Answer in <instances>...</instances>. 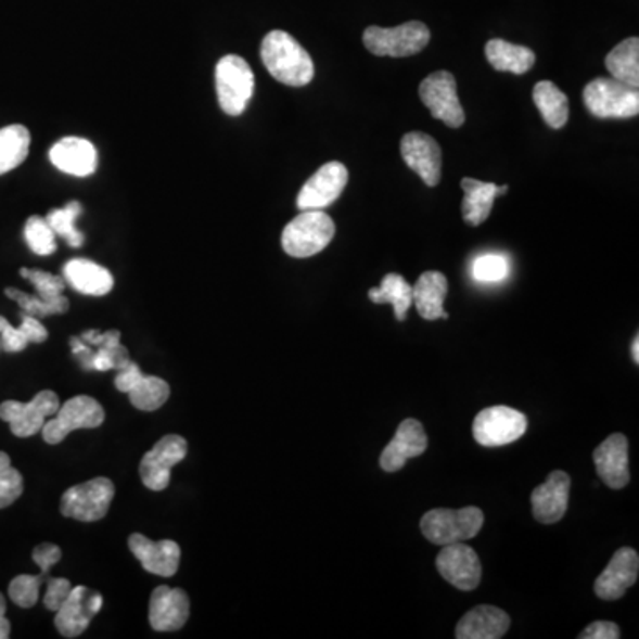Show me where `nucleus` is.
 Listing matches in <instances>:
<instances>
[{
  "instance_id": "nucleus-1",
  "label": "nucleus",
  "mask_w": 639,
  "mask_h": 639,
  "mask_svg": "<svg viewBox=\"0 0 639 639\" xmlns=\"http://www.w3.org/2000/svg\"><path fill=\"white\" fill-rule=\"evenodd\" d=\"M261 61L276 80L303 88L315 77V64L297 39L284 30H272L261 43Z\"/></svg>"
},
{
  "instance_id": "nucleus-2",
  "label": "nucleus",
  "mask_w": 639,
  "mask_h": 639,
  "mask_svg": "<svg viewBox=\"0 0 639 639\" xmlns=\"http://www.w3.org/2000/svg\"><path fill=\"white\" fill-rule=\"evenodd\" d=\"M334 234L336 226L325 212L306 210L284 228L281 244L292 258H311L331 244Z\"/></svg>"
},
{
  "instance_id": "nucleus-3",
  "label": "nucleus",
  "mask_w": 639,
  "mask_h": 639,
  "mask_svg": "<svg viewBox=\"0 0 639 639\" xmlns=\"http://www.w3.org/2000/svg\"><path fill=\"white\" fill-rule=\"evenodd\" d=\"M485 515L480 508L465 507L462 510H430L421 519V532L435 546L465 542L478 535L484 526Z\"/></svg>"
},
{
  "instance_id": "nucleus-4",
  "label": "nucleus",
  "mask_w": 639,
  "mask_h": 639,
  "mask_svg": "<svg viewBox=\"0 0 639 639\" xmlns=\"http://www.w3.org/2000/svg\"><path fill=\"white\" fill-rule=\"evenodd\" d=\"M215 88L219 105L228 116L244 114L254 93V74L240 55H225L215 66Z\"/></svg>"
},
{
  "instance_id": "nucleus-5",
  "label": "nucleus",
  "mask_w": 639,
  "mask_h": 639,
  "mask_svg": "<svg viewBox=\"0 0 639 639\" xmlns=\"http://www.w3.org/2000/svg\"><path fill=\"white\" fill-rule=\"evenodd\" d=\"M588 111L601 119H627L638 116L639 91L615 78H596L583 93Z\"/></svg>"
},
{
  "instance_id": "nucleus-6",
  "label": "nucleus",
  "mask_w": 639,
  "mask_h": 639,
  "mask_svg": "<svg viewBox=\"0 0 639 639\" xmlns=\"http://www.w3.org/2000/svg\"><path fill=\"white\" fill-rule=\"evenodd\" d=\"M365 44L371 54L379 57H409L420 54L430 41V30L423 22H407L398 27H376L365 30Z\"/></svg>"
},
{
  "instance_id": "nucleus-7",
  "label": "nucleus",
  "mask_w": 639,
  "mask_h": 639,
  "mask_svg": "<svg viewBox=\"0 0 639 639\" xmlns=\"http://www.w3.org/2000/svg\"><path fill=\"white\" fill-rule=\"evenodd\" d=\"M116 488L111 480L103 476L89 480L86 484L69 487L63 494L61 513L64 517L82 521V523H97L107 515Z\"/></svg>"
},
{
  "instance_id": "nucleus-8",
  "label": "nucleus",
  "mask_w": 639,
  "mask_h": 639,
  "mask_svg": "<svg viewBox=\"0 0 639 639\" xmlns=\"http://www.w3.org/2000/svg\"><path fill=\"white\" fill-rule=\"evenodd\" d=\"M103 420L105 410L94 398L86 395L75 396L59 407L54 418L44 423L41 435L47 445H59L74 430L98 429Z\"/></svg>"
},
{
  "instance_id": "nucleus-9",
  "label": "nucleus",
  "mask_w": 639,
  "mask_h": 639,
  "mask_svg": "<svg viewBox=\"0 0 639 639\" xmlns=\"http://www.w3.org/2000/svg\"><path fill=\"white\" fill-rule=\"evenodd\" d=\"M527 430L523 412L507 406L488 407L482 410L473 423V437L485 448H499L521 439Z\"/></svg>"
},
{
  "instance_id": "nucleus-10",
  "label": "nucleus",
  "mask_w": 639,
  "mask_h": 639,
  "mask_svg": "<svg viewBox=\"0 0 639 639\" xmlns=\"http://www.w3.org/2000/svg\"><path fill=\"white\" fill-rule=\"evenodd\" d=\"M418 93L435 119H440L449 128H460L464 125L465 113L457 93V80L449 72L430 74L420 84Z\"/></svg>"
},
{
  "instance_id": "nucleus-11",
  "label": "nucleus",
  "mask_w": 639,
  "mask_h": 639,
  "mask_svg": "<svg viewBox=\"0 0 639 639\" xmlns=\"http://www.w3.org/2000/svg\"><path fill=\"white\" fill-rule=\"evenodd\" d=\"M61 407L59 396L54 391H39L29 404L8 400L0 406V420L10 423L11 432L16 437H33L39 434L49 418Z\"/></svg>"
},
{
  "instance_id": "nucleus-12",
  "label": "nucleus",
  "mask_w": 639,
  "mask_h": 639,
  "mask_svg": "<svg viewBox=\"0 0 639 639\" xmlns=\"http://www.w3.org/2000/svg\"><path fill=\"white\" fill-rule=\"evenodd\" d=\"M187 451H189V445L181 435L171 434L162 437L153 446L152 451H148L142 457L139 473L144 487L155 493L166 490L171 482V469L186 459Z\"/></svg>"
},
{
  "instance_id": "nucleus-13",
  "label": "nucleus",
  "mask_w": 639,
  "mask_h": 639,
  "mask_svg": "<svg viewBox=\"0 0 639 639\" xmlns=\"http://www.w3.org/2000/svg\"><path fill=\"white\" fill-rule=\"evenodd\" d=\"M347 183V167L343 166L342 162H329L320 167L298 192V210H323L342 195Z\"/></svg>"
},
{
  "instance_id": "nucleus-14",
  "label": "nucleus",
  "mask_w": 639,
  "mask_h": 639,
  "mask_svg": "<svg viewBox=\"0 0 639 639\" xmlns=\"http://www.w3.org/2000/svg\"><path fill=\"white\" fill-rule=\"evenodd\" d=\"M435 566L443 579L462 591L476 590L482 582V563L473 547L464 542L443 546L435 560Z\"/></svg>"
},
{
  "instance_id": "nucleus-15",
  "label": "nucleus",
  "mask_w": 639,
  "mask_h": 639,
  "mask_svg": "<svg viewBox=\"0 0 639 639\" xmlns=\"http://www.w3.org/2000/svg\"><path fill=\"white\" fill-rule=\"evenodd\" d=\"M103 597L86 586L72 588L68 599L55 613V627L64 638H78L88 629L91 618L102 610Z\"/></svg>"
},
{
  "instance_id": "nucleus-16",
  "label": "nucleus",
  "mask_w": 639,
  "mask_h": 639,
  "mask_svg": "<svg viewBox=\"0 0 639 639\" xmlns=\"http://www.w3.org/2000/svg\"><path fill=\"white\" fill-rule=\"evenodd\" d=\"M400 150L407 166L420 175L426 186H439L443 152L434 137L423 132L407 133L401 139Z\"/></svg>"
},
{
  "instance_id": "nucleus-17",
  "label": "nucleus",
  "mask_w": 639,
  "mask_h": 639,
  "mask_svg": "<svg viewBox=\"0 0 639 639\" xmlns=\"http://www.w3.org/2000/svg\"><path fill=\"white\" fill-rule=\"evenodd\" d=\"M639 557L630 547H622L611 558L601 576L597 577L596 596L602 601H618L638 582Z\"/></svg>"
},
{
  "instance_id": "nucleus-18",
  "label": "nucleus",
  "mask_w": 639,
  "mask_h": 639,
  "mask_svg": "<svg viewBox=\"0 0 639 639\" xmlns=\"http://www.w3.org/2000/svg\"><path fill=\"white\" fill-rule=\"evenodd\" d=\"M568 496H571V476L565 471H552L546 482L533 490V517L542 524L560 523L568 508Z\"/></svg>"
},
{
  "instance_id": "nucleus-19",
  "label": "nucleus",
  "mask_w": 639,
  "mask_h": 639,
  "mask_svg": "<svg viewBox=\"0 0 639 639\" xmlns=\"http://www.w3.org/2000/svg\"><path fill=\"white\" fill-rule=\"evenodd\" d=\"M429 437L420 421L407 418L396 430L395 439L384 448L381 455V468L386 473H396L414 457L425 453Z\"/></svg>"
},
{
  "instance_id": "nucleus-20",
  "label": "nucleus",
  "mask_w": 639,
  "mask_h": 639,
  "mask_svg": "<svg viewBox=\"0 0 639 639\" xmlns=\"http://www.w3.org/2000/svg\"><path fill=\"white\" fill-rule=\"evenodd\" d=\"M191 602L186 591L171 586H158L150 599V624L158 632H171L187 624Z\"/></svg>"
},
{
  "instance_id": "nucleus-21",
  "label": "nucleus",
  "mask_w": 639,
  "mask_h": 639,
  "mask_svg": "<svg viewBox=\"0 0 639 639\" xmlns=\"http://www.w3.org/2000/svg\"><path fill=\"white\" fill-rule=\"evenodd\" d=\"M597 474L610 488L621 490L629 484V440L624 434H613L593 451Z\"/></svg>"
},
{
  "instance_id": "nucleus-22",
  "label": "nucleus",
  "mask_w": 639,
  "mask_h": 639,
  "mask_svg": "<svg viewBox=\"0 0 639 639\" xmlns=\"http://www.w3.org/2000/svg\"><path fill=\"white\" fill-rule=\"evenodd\" d=\"M128 547L133 557L141 562L142 568L150 574L171 577L178 572L181 551L180 546L172 540L152 542L141 533H133L132 537L128 538Z\"/></svg>"
},
{
  "instance_id": "nucleus-23",
  "label": "nucleus",
  "mask_w": 639,
  "mask_h": 639,
  "mask_svg": "<svg viewBox=\"0 0 639 639\" xmlns=\"http://www.w3.org/2000/svg\"><path fill=\"white\" fill-rule=\"evenodd\" d=\"M50 162L59 171L84 178L97 171V148L82 137H64L50 150Z\"/></svg>"
},
{
  "instance_id": "nucleus-24",
  "label": "nucleus",
  "mask_w": 639,
  "mask_h": 639,
  "mask_svg": "<svg viewBox=\"0 0 639 639\" xmlns=\"http://www.w3.org/2000/svg\"><path fill=\"white\" fill-rule=\"evenodd\" d=\"M510 616L496 605H478L460 618L455 636L459 639H499L510 629Z\"/></svg>"
},
{
  "instance_id": "nucleus-25",
  "label": "nucleus",
  "mask_w": 639,
  "mask_h": 639,
  "mask_svg": "<svg viewBox=\"0 0 639 639\" xmlns=\"http://www.w3.org/2000/svg\"><path fill=\"white\" fill-rule=\"evenodd\" d=\"M84 342L94 348L93 356L89 357L84 370L108 371L122 370L130 362L127 348L123 347L122 332L119 331H88L84 332Z\"/></svg>"
},
{
  "instance_id": "nucleus-26",
  "label": "nucleus",
  "mask_w": 639,
  "mask_h": 639,
  "mask_svg": "<svg viewBox=\"0 0 639 639\" xmlns=\"http://www.w3.org/2000/svg\"><path fill=\"white\" fill-rule=\"evenodd\" d=\"M64 281L84 295L103 297L114 289L113 273L91 259H69L63 269Z\"/></svg>"
},
{
  "instance_id": "nucleus-27",
  "label": "nucleus",
  "mask_w": 639,
  "mask_h": 639,
  "mask_svg": "<svg viewBox=\"0 0 639 639\" xmlns=\"http://www.w3.org/2000/svg\"><path fill=\"white\" fill-rule=\"evenodd\" d=\"M448 295V279L445 273L430 272L421 273L418 283L412 286V304L420 312V317L429 322L445 318L448 320V311H445V298Z\"/></svg>"
},
{
  "instance_id": "nucleus-28",
  "label": "nucleus",
  "mask_w": 639,
  "mask_h": 639,
  "mask_svg": "<svg viewBox=\"0 0 639 639\" xmlns=\"http://www.w3.org/2000/svg\"><path fill=\"white\" fill-rule=\"evenodd\" d=\"M462 191H464V201H462V217L469 226L484 225L488 215L493 212L494 200L498 195H504L508 187H499L496 183H485V181L474 180V178H464L462 180Z\"/></svg>"
},
{
  "instance_id": "nucleus-29",
  "label": "nucleus",
  "mask_w": 639,
  "mask_h": 639,
  "mask_svg": "<svg viewBox=\"0 0 639 639\" xmlns=\"http://www.w3.org/2000/svg\"><path fill=\"white\" fill-rule=\"evenodd\" d=\"M485 55L494 69L524 75L535 64V52L523 44L508 43L504 39H490L485 44Z\"/></svg>"
},
{
  "instance_id": "nucleus-30",
  "label": "nucleus",
  "mask_w": 639,
  "mask_h": 639,
  "mask_svg": "<svg viewBox=\"0 0 639 639\" xmlns=\"http://www.w3.org/2000/svg\"><path fill=\"white\" fill-rule=\"evenodd\" d=\"M533 102L549 127L554 130L565 127L571 116V105H568V98L557 84L549 80L538 82L533 89Z\"/></svg>"
},
{
  "instance_id": "nucleus-31",
  "label": "nucleus",
  "mask_w": 639,
  "mask_h": 639,
  "mask_svg": "<svg viewBox=\"0 0 639 639\" xmlns=\"http://www.w3.org/2000/svg\"><path fill=\"white\" fill-rule=\"evenodd\" d=\"M605 68L618 82L639 86V39L629 38L616 44L605 57Z\"/></svg>"
},
{
  "instance_id": "nucleus-32",
  "label": "nucleus",
  "mask_w": 639,
  "mask_h": 639,
  "mask_svg": "<svg viewBox=\"0 0 639 639\" xmlns=\"http://www.w3.org/2000/svg\"><path fill=\"white\" fill-rule=\"evenodd\" d=\"M368 297L373 304H391L395 308L396 320L404 322L407 311L412 306V286L400 273H387L379 289L368 292Z\"/></svg>"
},
{
  "instance_id": "nucleus-33",
  "label": "nucleus",
  "mask_w": 639,
  "mask_h": 639,
  "mask_svg": "<svg viewBox=\"0 0 639 639\" xmlns=\"http://www.w3.org/2000/svg\"><path fill=\"white\" fill-rule=\"evenodd\" d=\"M30 133L22 125H11L0 130V175L13 171L29 155Z\"/></svg>"
},
{
  "instance_id": "nucleus-34",
  "label": "nucleus",
  "mask_w": 639,
  "mask_h": 639,
  "mask_svg": "<svg viewBox=\"0 0 639 639\" xmlns=\"http://www.w3.org/2000/svg\"><path fill=\"white\" fill-rule=\"evenodd\" d=\"M171 395V387L161 376L142 375L141 381L137 382L132 389L128 391L132 406L139 410L161 409L166 404L167 398Z\"/></svg>"
},
{
  "instance_id": "nucleus-35",
  "label": "nucleus",
  "mask_w": 639,
  "mask_h": 639,
  "mask_svg": "<svg viewBox=\"0 0 639 639\" xmlns=\"http://www.w3.org/2000/svg\"><path fill=\"white\" fill-rule=\"evenodd\" d=\"M5 295L18 303L20 308L24 309L27 315L33 317H50V315H64L69 309L68 298L61 295L57 298H43L39 295H29V293L20 292L16 289L5 290Z\"/></svg>"
},
{
  "instance_id": "nucleus-36",
  "label": "nucleus",
  "mask_w": 639,
  "mask_h": 639,
  "mask_svg": "<svg viewBox=\"0 0 639 639\" xmlns=\"http://www.w3.org/2000/svg\"><path fill=\"white\" fill-rule=\"evenodd\" d=\"M80 214H82V206L77 201H72L64 208H57V210H52L47 215V222H49L52 231L59 237H63L68 242L69 247H80L84 244V234L75 226V220L78 219Z\"/></svg>"
},
{
  "instance_id": "nucleus-37",
  "label": "nucleus",
  "mask_w": 639,
  "mask_h": 639,
  "mask_svg": "<svg viewBox=\"0 0 639 639\" xmlns=\"http://www.w3.org/2000/svg\"><path fill=\"white\" fill-rule=\"evenodd\" d=\"M24 233L30 251L38 254V256H50V254H54L55 250H57L54 231L50 228L47 219L39 217V215L29 217L27 225H25Z\"/></svg>"
},
{
  "instance_id": "nucleus-38",
  "label": "nucleus",
  "mask_w": 639,
  "mask_h": 639,
  "mask_svg": "<svg viewBox=\"0 0 639 639\" xmlns=\"http://www.w3.org/2000/svg\"><path fill=\"white\" fill-rule=\"evenodd\" d=\"M24 493V478L18 469L11 465L10 455L0 451V508L15 503Z\"/></svg>"
},
{
  "instance_id": "nucleus-39",
  "label": "nucleus",
  "mask_w": 639,
  "mask_h": 639,
  "mask_svg": "<svg viewBox=\"0 0 639 639\" xmlns=\"http://www.w3.org/2000/svg\"><path fill=\"white\" fill-rule=\"evenodd\" d=\"M510 272V264L503 254H484L474 259L473 278L480 283H499Z\"/></svg>"
},
{
  "instance_id": "nucleus-40",
  "label": "nucleus",
  "mask_w": 639,
  "mask_h": 639,
  "mask_svg": "<svg viewBox=\"0 0 639 639\" xmlns=\"http://www.w3.org/2000/svg\"><path fill=\"white\" fill-rule=\"evenodd\" d=\"M43 577L29 576V574H22L16 576L10 585L11 601L15 602L20 608H33L39 599V588L43 585Z\"/></svg>"
},
{
  "instance_id": "nucleus-41",
  "label": "nucleus",
  "mask_w": 639,
  "mask_h": 639,
  "mask_svg": "<svg viewBox=\"0 0 639 639\" xmlns=\"http://www.w3.org/2000/svg\"><path fill=\"white\" fill-rule=\"evenodd\" d=\"M20 273H22V278L35 284L39 297L49 298L50 301V298H57L63 295L66 281L61 276H54V273L44 272V270L30 269H22Z\"/></svg>"
},
{
  "instance_id": "nucleus-42",
  "label": "nucleus",
  "mask_w": 639,
  "mask_h": 639,
  "mask_svg": "<svg viewBox=\"0 0 639 639\" xmlns=\"http://www.w3.org/2000/svg\"><path fill=\"white\" fill-rule=\"evenodd\" d=\"M72 588L74 586L68 579L50 577L49 582H47V593L43 597L44 608L50 611H57L61 604L68 599Z\"/></svg>"
},
{
  "instance_id": "nucleus-43",
  "label": "nucleus",
  "mask_w": 639,
  "mask_h": 639,
  "mask_svg": "<svg viewBox=\"0 0 639 639\" xmlns=\"http://www.w3.org/2000/svg\"><path fill=\"white\" fill-rule=\"evenodd\" d=\"M61 557H63L61 547L55 546V544H39L35 551H33V560H35L36 565L41 568L39 576L43 577L44 583L49 582L50 568H52L55 563L61 562Z\"/></svg>"
},
{
  "instance_id": "nucleus-44",
  "label": "nucleus",
  "mask_w": 639,
  "mask_h": 639,
  "mask_svg": "<svg viewBox=\"0 0 639 639\" xmlns=\"http://www.w3.org/2000/svg\"><path fill=\"white\" fill-rule=\"evenodd\" d=\"M0 343H2V350L13 354V352L25 350L29 340L22 329L13 328L4 317H0Z\"/></svg>"
},
{
  "instance_id": "nucleus-45",
  "label": "nucleus",
  "mask_w": 639,
  "mask_h": 639,
  "mask_svg": "<svg viewBox=\"0 0 639 639\" xmlns=\"http://www.w3.org/2000/svg\"><path fill=\"white\" fill-rule=\"evenodd\" d=\"M142 373L141 368L137 367L136 362H128L127 367L117 370L116 379H114V386L122 393H127L136 386L137 382L141 381Z\"/></svg>"
},
{
  "instance_id": "nucleus-46",
  "label": "nucleus",
  "mask_w": 639,
  "mask_h": 639,
  "mask_svg": "<svg viewBox=\"0 0 639 639\" xmlns=\"http://www.w3.org/2000/svg\"><path fill=\"white\" fill-rule=\"evenodd\" d=\"M20 329L25 332V336L29 343H43L49 340V331L43 328V323L39 322L38 318L27 312H22V325Z\"/></svg>"
},
{
  "instance_id": "nucleus-47",
  "label": "nucleus",
  "mask_w": 639,
  "mask_h": 639,
  "mask_svg": "<svg viewBox=\"0 0 639 639\" xmlns=\"http://www.w3.org/2000/svg\"><path fill=\"white\" fill-rule=\"evenodd\" d=\"M621 629L613 622H596L590 627H586L579 635V639H618Z\"/></svg>"
},
{
  "instance_id": "nucleus-48",
  "label": "nucleus",
  "mask_w": 639,
  "mask_h": 639,
  "mask_svg": "<svg viewBox=\"0 0 639 639\" xmlns=\"http://www.w3.org/2000/svg\"><path fill=\"white\" fill-rule=\"evenodd\" d=\"M11 625L5 618V601L4 596L0 593V639L10 638Z\"/></svg>"
},
{
  "instance_id": "nucleus-49",
  "label": "nucleus",
  "mask_w": 639,
  "mask_h": 639,
  "mask_svg": "<svg viewBox=\"0 0 639 639\" xmlns=\"http://www.w3.org/2000/svg\"><path fill=\"white\" fill-rule=\"evenodd\" d=\"M630 354H632V359H635L636 365H639V336L635 337L632 347H630Z\"/></svg>"
},
{
  "instance_id": "nucleus-50",
  "label": "nucleus",
  "mask_w": 639,
  "mask_h": 639,
  "mask_svg": "<svg viewBox=\"0 0 639 639\" xmlns=\"http://www.w3.org/2000/svg\"><path fill=\"white\" fill-rule=\"evenodd\" d=\"M0 350H2V343H0Z\"/></svg>"
}]
</instances>
